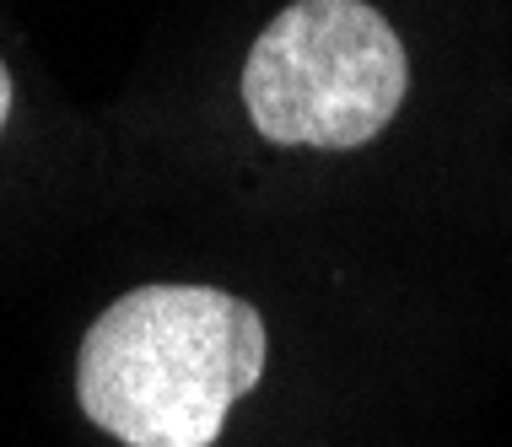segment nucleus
Here are the masks:
<instances>
[{
  "instance_id": "obj_2",
  "label": "nucleus",
  "mask_w": 512,
  "mask_h": 447,
  "mask_svg": "<svg viewBox=\"0 0 512 447\" xmlns=\"http://www.w3.org/2000/svg\"><path fill=\"white\" fill-rule=\"evenodd\" d=\"M405 92V44L367 0H292L243 65V108L275 146L356 151L394 124Z\"/></svg>"
},
{
  "instance_id": "obj_1",
  "label": "nucleus",
  "mask_w": 512,
  "mask_h": 447,
  "mask_svg": "<svg viewBox=\"0 0 512 447\" xmlns=\"http://www.w3.org/2000/svg\"><path fill=\"white\" fill-rule=\"evenodd\" d=\"M265 377V318L216 286H135L81 334L76 399L124 447H211Z\"/></svg>"
},
{
  "instance_id": "obj_3",
  "label": "nucleus",
  "mask_w": 512,
  "mask_h": 447,
  "mask_svg": "<svg viewBox=\"0 0 512 447\" xmlns=\"http://www.w3.org/2000/svg\"><path fill=\"white\" fill-rule=\"evenodd\" d=\"M6 119H11V71L0 65V130H6Z\"/></svg>"
}]
</instances>
